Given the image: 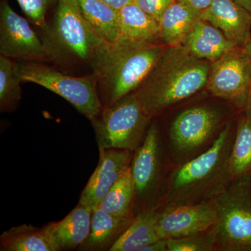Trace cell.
Listing matches in <instances>:
<instances>
[{
	"label": "cell",
	"mask_w": 251,
	"mask_h": 251,
	"mask_svg": "<svg viewBox=\"0 0 251 251\" xmlns=\"http://www.w3.org/2000/svg\"><path fill=\"white\" fill-rule=\"evenodd\" d=\"M170 168L161 128L153 118L143 143L134 151L130 164L135 188V216L156 208Z\"/></svg>",
	"instance_id": "7"
},
{
	"label": "cell",
	"mask_w": 251,
	"mask_h": 251,
	"mask_svg": "<svg viewBox=\"0 0 251 251\" xmlns=\"http://www.w3.org/2000/svg\"><path fill=\"white\" fill-rule=\"evenodd\" d=\"M213 0H177L178 2L182 3L202 12L212 2Z\"/></svg>",
	"instance_id": "29"
},
{
	"label": "cell",
	"mask_w": 251,
	"mask_h": 251,
	"mask_svg": "<svg viewBox=\"0 0 251 251\" xmlns=\"http://www.w3.org/2000/svg\"><path fill=\"white\" fill-rule=\"evenodd\" d=\"M134 200V184L130 165L109 190L99 207L112 215H134L133 214Z\"/></svg>",
	"instance_id": "24"
},
{
	"label": "cell",
	"mask_w": 251,
	"mask_h": 251,
	"mask_svg": "<svg viewBox=\"0 0 251 251\" xmlns=\"http://www.w3.org/2000/svg\"><path fill=\"white\" fill-rule=\"evenodd\" d=\"M54 1L55 0H17L25 14L34 24L44 29L47 27L46 13Z\"/></svg>",
	"instance_id": "27"
},
{
	"label": "cell",
	"mask_w": 251,
	"mask_h": 251,
	"mask_svg": "<svg viewBox=\"0 0 251 251\" xmlns=\"http://www.w3.org/2000/svg\"><path fill=\"white\" fill-rule=\"evenodd\" d=\"M212 228L206 232L168 239V251H214Z\"/></svg>",
	"instance_id": "26"
},
{
	"label": "cell",
	"mask_w": 251,
	"mask_h": 251,
	"mask_svg": "<svg viewBox=\"0 0 251 251\" xmlns=\"http://www.w3.org/2000/svg\"><path fill=\"white\" fill-rule=\"evenodd\" d=\"M157 208L141 211L117 239L110 251H140L160 239L157 233Z\"/></svg>",
	"instance_id": "20"
},
{
	"label": "cell",
	"mask_w": 251,
	"mask_h": 251,
	"mask_svg": "<svg viewBox=\"0 0 251 251\" xmlns=\"http://www.w3.org/2000/svg\"><path fill=\"white\" fill-rule=\"evenodd\" d=\"M211 62L194 57L184 46L167 48L134 93L151 119L206 87Z\"/></svg>",
	"instance_id": "2"
},
{
	"label": "cell",
	"mask_w": 251,
	"mask_h": 251,
	"mask_svg": "<svg viewBox=\"0 0 251 251\" xmlns=\"http://www.w3.org/2000/svg\"><path fill=\"white\" fill-rule=\"evenodd\" d=\"M214 203V251H251V175L233 180Z\"/></svg>",
	"instance_id": "5"
},
{
	"label": "cell",
	"mask_w": 251,
	"mask_h": 251,
	"mask_svg": "<svg viewBox=\"0 0 251 251\" xmlns=\"http://www.w3.org/2000/svg\"><path fill=\"white\" fill-rule=\"evenodd\" d=\"M21 81L14 73V63L0 57V108L1 112L14 110L21 99Z\"/></svg>",
	"instance_id": "25"
},
{
	"label": "cell",
	"mask_w": 251,
	"mask_h": 251,
	"mask_svg": "<svg viewBox=\"0 0 251 251\" xmlns=\"http://www.w3.org/2000/svg\"><path fill=\"white\" fill-rule=\"evenodd\" d=\"M0 52L21 62H41L54 57L52 49L42 42L27 20L6 0H1L0 4Z\"/></svg>",
	"instance_id": "11"
},
{
	"label": "cell",
	"mask_w": 251,
	"mask_h": 251,
	"mask_svg": "<svg viewBox=\"0 0 251 251\" xmlns=\"http://www.w3.org/2000/svg\"><path fill=\"white\" fill-rule=\"evenodd\" d=\"M57 1L52 29L54 40L69 53L91 62L103 39L84 16L78 0Z\"/></svg>",
	"instance_id": "10"
},
{
	"label": "cell",
	"mask_w": 251,
	"mask_h": 251,
	"mask_svg": "<svg viewBox=\"0 0 251 251\" xmlns=\"http://www.w3.org/2000/svg\"><path fill=\"white\" fill-rule=\"evenodd\" d=\"M152 120L132 92L111 106H103L91 122L99 150L122 149L135 151L143 143Z\"/></svg>",
	"instance_id": "6"
},
{
	"label": "cell",
	"mask_w": 251,
	"mask_h": 251,
	"mask_svg": "<svg viewBox=\"0 0 251 251\" xmlns=\"http://www.w3.org/2000/svg\"><path fill=\"white\" fill-rule=\"evenodd\" d=\"M201 18L238 47L245 48L251 41V13L234 0H213Z\"/></svg>",
	"instance_id": "14"
},
{
	"label": "cell",
	"mask_w": 251,
	"mask_h": 251,
	"mask_svg": "<svg viewBox=\"0 0 251 251\" xmlns=\"http://www.w3.org/2000/svg\"><path fill=\"white\" fill-rule=\"evenodd\" d=\"M119 17L122 36L134 40L163 44L159 22L135 3L120 10Z\"/></svg>",
	"instance_id": "21"
},
{
	"label": "cell",
	"mask_w": 251,
	"mask_h": 251,
	"mask_svg": "<svg viewBox=\"0 0 251 251\" xmlns=\"http://www.w3.org/2000/svg\"><path fill=\"white\" fill-rule=\"evenodd\" d=\"M92 214V208L79 202L62 221L45 226L59 251L78 249L85 242L90 234Z\"/></svg>",
	"instance_id": "17"
},
{
	"label": "cell",
	"mask_w": 251,
	"mask_h": 251,
	"mask_svg": "<svg viewBox=\"0 0 251 251\" xmlns=\"http://www.w3.org/2000/svg\"><path fill=\"white\" fill-rule=\"evenodd\" d=\"M202 12L176 1L165 11L160 21L162 42L168 47L184 45Z\"/></svg>",
	"instance_id": "19"
},
{
	"label": "cell",
	"mask_w": 251,
	"mask_h": 251,
	"mask_svg": "<svg viewBox=\"0 0 251 251\" xmlns=\"http://www.w3.org/2000/svg\"><path fill=\"white\" fill-rule=\"evenodd\" d=\"M176 1L177 0H135L134 3L160 23L165 11Z\"/></svg>",
	"instance_id": "28"
},
{
	"label": "cell",
	"mask_w": 251,
	"mask_h": 251,
	"mask_svg": "<svg viewBox=\"0 0 251 251\" xmlns=\"http://www.w3.org/2000/svg\"><path fill=\"white\" fill-rule=\"evenodd\" d=\"M243 112H244V115H246V117H247V118H249V120H251V94L250 97H249V100H248L247 106H246V108L244 109Z\"/></svg>",
	"instance_id": "33"
},
{
	"label": "cell",
	"mask_w": 251,
	"mask_h": 251,
	"mask_svg": "<svg viewBox=\"0 0 251 251\" xmlns=\"http://www.w3.org/2000/svg\"><path fill=\"white\" fill-rule=\"evenodd\" d=\"M229 171L232 181L251 175V120L243 112L237 117Z\"/></svg>",
	"instance_id": "23"
},
{
	"label": "cell",
	"mask_w": 251,
	"mask_h": 251,
	"mask_svg": "<svg viewBox=\"0 0 251 251\" xmlns=\"http://www.w3.org/2000/svg\"><path fill=\"white\" fill-rule=\"evenodd\" d=\"M206 88L211 97L244 111L251 94V58L247 49L236 47L211 62Z\"/></svg>",
	"instance_id": "9"
},
{
	"label": "cell",
	"mask_w": 251,
	"mask_h": 251,
	"mask_svg": "<svg viewBox=\"0 0 251 251\" xmlns=\"http://www.w3.org/2000/svg\"><path fill=\"white\" fill-rule=\"evenodd\" d=\"M234 118L233 114L231 115L226 108L209 103L191 105L176 114L166 130H161L171 168L180 166L209 150Z\"/></svg>",
	"instance_id": "4"
},
{
	"label": "cell",
	"mask_w": 251,
	"mask_h": 251,
	"mask_svg": "<svg viewBox=\"0 0 251 251\" xmlns=\"http://www.w3.org/2000/svg\"><path fill=\"white\" fill-rule=\"evenodd\" d=\"M134 151L122 149H99L98 165L86 185L79 202L92 210L100 205L105 195L133 160Z\"/></svg>",
	"instance_id": "13"
},
{
	"label": "cell",
	"mask_w": 251,
	"mask_h": 251,
	"mask_svg": "<svg viewBox=\"0 0 251 251\" xmlns=\"http://www.w3.org/2000/svg\"><path fill=\"white\" fill-rule=\"evenodd\" d=\"M101 1L108 4L112 9L119 11L126 6L134 3L135 0H101Z\"/></svg>",
	"instance_id": "31"
},
{
	"label": "cell",
	"mask_w": 251,
	"mask_h": 251,
	"mask_svg": "<svg viewBox=\"0 0 251 251\" xmlns=\"http://www.w3.org/2000/svg\"><path fill=\"white\" fill-rule=\"evenodd\" d=\"M157 209L156 229L160 239H174L206 232L218 221L214 201Z\"/></svg>",
	"instance_id": "12"
},
{
	"label": "cell",
	"mask_w": 251,
	"mask_h": 251,
	"mask_svg": "<svg viewBox=\"0 0 251 251\" xmlns=\"http://www.w3.org/2000/svg\"><path fill=\"white\" fill-rule=\"evenodd\" d=\"M82 14L103 40L113 42L121 37L119 11L101 0H78Z\"/></svg>",
	"instance_id": "22"
},
{
	"label": "cell",
	"mask_w": 251,
	"mask_h": 251,
	"mask_svg": "<svg viewBox=\"0 0 251 251\" xmlns=\"http://www.w3.org/2000/svg\"><path fill=\"white\" fill-rule=\"evenodd\" d=\"M135 216H115L97 207L92 210L90 234L78 251H110L129 227Z\"/></svg>",
	"instance_id": "15"
},
{
	"label": "cell",
	"mask_w": 251,
	"mask_h": 251,
	"mask_svg": "<svg viewBox=\"0 0 251 251\" xmlns=\"http://www.w3.org/2000/svg\"><path fill=\"white\" fill-rule=\"evenodd\" d=\"M234 1L251 13V0H234Z\"/></svg>",
	"instance_id": "32"
},
{
	"label": "cell",
	"mask_w": 251,
	"mask_h": 251,
	"mask_svg": "<svg viewBox=\"0 0 251 251\" xmlns=\"http://www.w3.org/2000/svg\"><path fill=\"white\" fill-rule=\"evenodd\" d=\"M183 46L194 57L211 63L238 47L219 29L202 18L193 26Z\"/></svg>",
	"instance_id": "16"
},
{
	"label": "cell",
	"mask_w": 251,
	"mask_h": 251,
	"mask_svg": "<svg viewBox=\"0 0 251 251\" xmlns=\"http://www.w3.org/2000/svg\"><path fill=\"white\" fill-rule=\"evenodd\" d=\"M1 251H58L54 238L46 229L23 224L11 227L0 236Z\"/></svg>",
	"instance_id": "18"
},
{
	"label": "cell",
	"mask_w": 251,
	"mask_h": 251,
	"mask_svg": "<svg viewBox=\"0 0 251 251\" xmlns=\"http://www.w3.org/2000/svg\"><path fill=\"white\" fill-rule=\"evenodd\" d=\"M168 46L162 43L134 40L121 36L104 40L91 64L105 94V107L111 106L141 85Z\"/></svg>",
	"instance_id": "3"
},
{
	"label": "cell",
	"mask_w": 251,
	"mask_h": 251,
	"mask_svg": "<svg viewBox=\"0 0 251 251\" xmlns=\"http://www.w3.org/2000/svg\"><path fill=\"white\" fill-rule=\"evenodd\" d=\"M14 73L21 82L36 84L60 96L90 121L103 108L95 75L71 76L39 62L14 63Z\"/></svg>",
	"instance_id": "8"
},
{
	"label": "cell",
	"mask_w": 251,
	"mask_h": 251,
	"mask_svg": "<svg viewBox=\"0 0 251 251\" xmlns=\"http://www.w3.org/2000/svg\"><path fill=\"white\" fill-rule=\"evenodd\" d=\"M238 116L227 124L209 150L170 168L156 208L211 202L228 187L232 181L229 159Z\"/></svg>",
	"instance_id": "1"
},
{
	"label": "cell",
	"mask_w": 251,
	"mask_h": 251,
	"mask_svg": "<svg viewBox=\"0 0 251 251\" xmlns=\"http://www.w3.org/2000/svg\"><path fill=\"white\" fill-rule=\"evenodd\" d=\"M245 49H247L248 52H249V54H250L251 58V41L250 42H249V44H248L247 46H246Z\"/></svg>",
	"instance_id": "34"
},
{
	"label": "cell",
	"mask_w": 251,
	"mask_h": 251,
	"mask_svg": "<svg viewBox=\"0 0 251 251\" xmlns=\"http://www.w3.org/2000/svg\"><path fill=\"white\" fill-rule=\"evenodd\" d=\"M140 251H168V239H158L156 242L143 248Z\"/></svg>",
	"instance_id": "30"
}]
</instances>
